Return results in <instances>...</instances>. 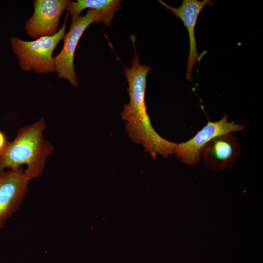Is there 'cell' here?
I'll list each match as a JSON object with an SVG mask.
<instances>
[{
    "instance_id": "1",
    "label": "cell",
    "mask_w": 263,
    "mask_h": 263,
    "mask_svg": "<svg viewBox=\"0 0 263 263\" xmlns=\"http://www.w3.org/2000/svg\"><path fill=\"white\" fill-rule=\"evenodd\" d=\"M134 55L131 67L124 66L130 102L123 105L121 116L126 121L125 130L129 138L134 143L141 144L146 151L154 156L165 150L168 141L155 131L147 111L145 101L146 80L151 67L140 64L135 50Z\"/></svg>"
},
{
    "instance_id": "2",
    "label": "cell",
    "mask_w": 263,
    "mask_h": 263,
    "mask_svg": "<svg viewBox=\"0 0 263 263\" xmlns=\"http://www.w3.org/2000/svg\"><path fill=\"white\" fill-rule=\"evenodd\" d=\"M45 128L41 118L19 131L15 139L0 154V173L6 168L14 169L26 164L24 171L32 179L40 176L47 157L53 151L51 143L44 139Z\"/></svg>"
},
{
    "instance_id": "3",
    "label": "cell",
    "mask_w": 263,
    "mask_h": 263,
    "mask_svg": "<svg viewBox=\"0 0 263 263\" xmlns=\"http://www.w3.org/2000/svg\"><path fill=\"white\" fill-rule=\"evenodd\" d=\"M67 19V17L62 27L53 36L41 37L32 41H24L17 37L11 38L13 51L18 56L21 69L26 72L33 70L41 74L55 71L52 54L65 35Z\"/></svg>"
},
{
    "instance_id": "4",
    "label": "cell",
    "mask_w": 263,
    "mask_h": 263,
    "mask_svg": "<svg viewBox=\"0 0 263 263\" xmlns=\"http://www.w3.org/2000/svg\"><path fill=\"white\" fill-rule=\"evenodd\" d=\"M102 12L94 9H89L83 16H79L72 20L69 32L63 37L64 44L60 52L54 57L55 71L58 78L68 80L74 87L78 82L74 67L75 51L82 35L86 29L94 22H103Z\"/></svg>"
},
{
    "instance_id": "5",
    "label": "cell",
    "mask_w": 263,
    "mask_h": 263,
    "mask_svg": "<svg viewBox=\"0 0 263 263\" xmlns=\"http://www.w3.org/2000/svg\"><path fill=\"white\" fill-rule=\"evenodd\" d=\"M228 116L215 122L208 121L207 124L192 138L185 142L177 143L174 153L183 163L188 165H196L201 160V154L204 147L214 138L232 132L243 130L244 126L236 124L235 121L229 122Z\"/></svg>"
},
{
    "instance_id": "6",
    "label": "cell",
    "mask_w": 263,
    "mask_h": 263,
    "mask_svg": "<svg viewBox=\"0 0 263 263\" xmlns=\"http://www.w3.org/2000/svg\"><path fill=\"white\" fill-rule=\"evenodd\" d=\"M31 179L20 167L0 173V229L21 205Z\"/></svg>"
},
{
    "instance_id": "7",
    "label": "cell",
    "mask_w": 263,
    "mask_h": 263,
    "mask_svg": "<svg viewBox=\"0 0 263 263\" xmlns=\"http://www.w3.org/2000/svg\"><path fill=\"white\" fill-rule=\"evenodd\" d=\"M71 0H36L34 12L25 23V29L33 38L52 36L57 32L60 16Z\"/></svg>"
},
{
    "instance_id": "8",
    "label": "cell",
    "mask_w": 263,
    "mask_h": 263,
    "mask_svg": "<svg viewBox=\"0 0 263 263\" xmlns=\"http://www.w3.org/2000/svg\"><path fill=\"white\" fill-rule=\"evenodd\" d=\"M238 138L231 133L217 136L203 149L201 154L205 166L215 171L226 170L237 161L240 154Z\"/></svg>"
},
{
    "instance_id": "9",
    "label": "cell",
    "mask_w": 263,
    "mask_h": 263,
    "mask_svg": "<svg viewBox=\"0 0 263 263\" xmlns=\"http://www.w3.org/2000/svg\"><path fill=\"white\" fill-rule=\"evenodd\" d=\"M159 2L167 9L170 11L176 18L180 19L187 27L189 39V52L187 67L186 79L192 80V70L197 60L199 61V54L197 52L196 42L194 35V28L198 16L207 4L212 6L214 2L210 0H183L178 7H171L165 2L159 0Z\"/></svg>"
},
{
    "instance_id": "10",
    "label": "cell",
    "mask_w": 263,
    "mask_h": 263,
    "mask_svg": "<svg viewBox=\"0 0 263 263\" xmlns=\"http://www.w3.org/2000/svg\"><path fill=\"white\" fill-rule=\"evenodd\" d=\"M119 0H78L71 1L66 10L72 16V19L79 16L80 12L86 8L94 9L103 14V23L109 26L114 14L121 8Z\"/></svg>"
},
{
    "instance_id": "11",
    "label": "cell",
    "mask_w": 263,
    "mask_h": 263,
    "mask_svg": "<svg viewBox=\"0 0 263 263\" xmlns=\"http://www.w3.org/2000/svg\"><path fill=\"white\" fill-rule=\"evenodd\" d=\"M8 142H6L4 134L0 132V153L3 150Z\"/></svg>"
},
{
    "instance_id": "12",
    "label": "cell",
    "mask_w": 263,
    "mask_h": 263,
    "mask_svg": "<svg viewBox=\"0 0 263 263\" xmlns=\"http://www.w3.org/2000/svg\"></svg>"
}]
</instances>
